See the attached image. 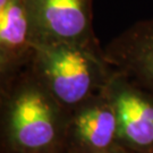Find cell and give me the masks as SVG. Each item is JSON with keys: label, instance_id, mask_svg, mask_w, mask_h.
<instances>
[{"label": "cell", "instance_id": "6da1fadb", "mask_svg": "<svg viewBox=\"0 0 153 153\" xmlns=\"http://www.w3.org/2000/svg\"><path fill=\"white\" fill-rule=\"evenodd\" d=\"M69 118L27 67L0 88V153H62Z\"/></svg>", "mask_w": 153, "mask_h": 153}, {"label": "cell", "instance_id": "7a4b0ae2", "mask_svg": "<svg viewBox=\"0 0 153 153\" xmlns=\"http://www.w3.org/2000/svg\"><path fill=\"white\" fill-rule=\"evenodd\" d=\"M28 67L69 112L102 92L114 73L100 45L64 42L34 45Z\"/></svg>", "mask_w": 153, "mask_h": 153}, {"label": "cell", "instance_id": "3957f363", "mask_svg": "<svg viewBox=\"0 0 153 153\" xmlns=\"http://www.w3.org/2000/svg\"><path fill=\"white\" fill-rule=\"evenodd\" d=\"M33 44L100 45L93 30V0H25Z\"/></svg>", "mask_w": 153, "mask_h": 153}, {"label": "cell", "instance_id": "277c9868", "mask_svg": "<svg viewBox=\"0 0 153 153\" xmlns=\"http://www.w3.org/2000/svg\"><path fill=\"white\" fill-rule=\"evenodd\" d=\"M105 92L116 110L121 144L131 153H153V94L114 69Z\"/></svg>", "mask_w": 153, "mask_h": 153}, {"label": "cell", "instance_id": "5b68a950", "mask_svg": "<svg viewBox=\"0 0 153 153\" xmlns=\"http://www.w3.org/2000/svg\"><path fill=\"white\" fill-rule=\"evenodd\" d=\"M64 151L73 153L131 152L121 144L116 110L105 88L71 112Z\"/></svg>", "mask_w": 153, "mask_h": 153}, {"label": "cell", "instance_id": "8992f818", "mask_svg": "<svg viewBox=\"0 0 153 153\" xmlns=\"http://www.w3.org/2000/svg\"><path fill=\"white\" fill-rule=\"evenodd\" d=\"M110 66L153 94V17L131 24L104 47Z\"/></svg>", "mask_w": 153, "mask_h": 153}, {"label": "cell", "instance_id": "52a82bcc", "mask_svg": "<svg viewBox=\"0 0 153 153\" xmlns=\"http://www.w3.org/2000/svg\"><path fill=\"white\" fill-rule=\"evenodd\" d=\"M33 51L25 0H0V88L27 68Z\"/></svg>", "mask_w": 153, "mask_h": 153}, {"label": "cell", "instance_id": "ba28073f", "mask_svg": "<svg viewBox=\"0 0 153 153\" xmlns=\"http://www.w3.org/2000/svg\"><path fill=\"white\" fill-rule=\"evenodd\" d=\"M62 153H73V152H68V151H64ZM128 153H131V152H128Z\"/></svg>", "mask_w": 153, "mask_h": 153}]
</instances>
